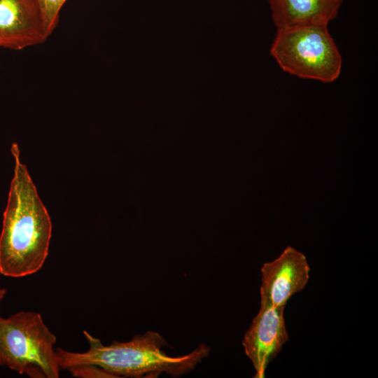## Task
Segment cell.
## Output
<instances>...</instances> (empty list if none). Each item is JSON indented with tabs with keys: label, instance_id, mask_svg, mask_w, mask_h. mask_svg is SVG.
Here are the masks:
<instances>
[{
	"label": "cell",
	"instance_id": "obj_1",
	"mask_svg": "<svg viewBox=\"0 0 378 378\" xmlns=\"http://www.w3.org/2000/svg\"><path fill=\"white\" fill-rule=\"evenodd\" d=\"M15 160L7 205L0 234V273L22 277L37 272L48 255L52 223L16 143L10 148Z\"/></svg>",
	"mask_w": 378,
	"mask_h": 378
},
{
	"label": "cell",
	"instance_id": "obj_2",
	"mask_svg": "<svg viewBox=\"0 0 378 378\" xmlns=\"http://www.w3.org/2000/svg\"><path fill=\"white\" fill-rule=\"evenodd\" d=\"M83 334L90 344L88 351L78 353L61 348L56 349L61 369L92 364L115 377L152 378L162 373L179 377L193 370L210 352L207 345L201 344L184 356H169L163 350L167 345L166 340L158 332L151 330L135 335L130 341H113L108 346L85 330Z\"/></svg>",
	"mask_w": 378,
	"mask_h": 378
},
{
	"label": "cell",
	"instance_id": "obj_3",
	"mask_svg": "<svg viewBox=\"0 0 378 378\" xmlns=\"http://www.w3.org/2000/svg\"><path fill=\"white\" fill-rule=\"evenodd\" d=\"M56 340L38 313L0 316V365L31 378H57L61 368L54 351Z\"/></svg>",
	"mask_w": 378,
	"mask_h": 378
},
{
	"label": "cell",
	"instance_id": "obj_4",
	"mask_svg": "<svg viewBox=\"0 0 378 378\" xmlns=\"http://www.w3.org/2000/svg\"><path fill=\"white\" fill-rule=\"evenodd\" d=\"M270 53L284 71L302 78L330 83L341 72L342 57L328 24L279 28Z\"/></svg>",
	"mask_w": 378,
	"mask_h": 378
},
{
	"label": "cell",
	"instance_id": "obj_5",
	"mask_svg": "<svg viewBox=\"0 0 378 378\" xmlns=\"http://www.w3.org/2000/svg\"><path fill=\"white\" fill-rule=\"evenodd\" d=\"M284 309L260 298V310L244 335L242 345L253 365L255 378L265 377L267 365L288 340Z\"/></svg>",
	"mask_w": 378,
	"mask_h": 378
},
{
	"label": "cell",
	"instance_id": "obj_6",
	"mask_svg": "<svg viewBox=\"0 0 378 378\" xmlns=\"http://www.w3.org/2000/svg\"><path fill=\"white\" fill-rule=\"evenodd\" d=\"M260 271V298L280 307L306 286L310 268L302 253L288 246L277 258L265 262Z\"/></svg>",
	"mask_w": 378,
	"mask_h": 378
},
{
	"label": "cell",
	"instance_id": "obj_7",
	"mask_svg": "<svg viewBox=\"0 0 378 378\" xmlns=\"http://www.w3.org/2000/svg\"><path fill=\"white\" fill-rule=\"evenodd\" d=\"M38 0H0V47L20 50L49 36Z\"/></svg>",
	"mask_w": 378,
	"mask_h": 378
},
{
	"label": "cell",
	"instance_id": "obj_8",
	"mask_svg": "<svg viewBox=\"0 0 378 378\" xmlns=\"http://www.w3.org/2000/svg\"><path fill=\"white\" fill-rule=\"evenodd\" d=\"M343 0H268L277 29L324 24L335 19Z\"/></svg>",
	"mask_w": 378,
	"mask_h": 378
},
{
	"label": "cell",
	"instance_id": "obj_9",
	"mask_svg": "<svg viewBox=\"0 0 378 378\" xmlns=\"http://www.w3.org/2000/svg\"><path fill=\"white\" fill-rule=\"evenodd\" d=\"M67 0H38L47 31L50 35L57 27L59 13Z\"/></svg>",
	"mask_w": 378,
	"mask_h": 378
},
{
	"label": "cell",
	"instance_id": "obj_10",
	"mask_svg": "<svg viewBox=\"0 0 378 378\" xmlns=\"http://www.w3.org/2000/svg\"><path fill=\"white\" fill-rule=\"evenodd\" d=\"M66 370L73 377L80 378L115 377L102 368L92 364L74 365Z\"/></svg>",
	"mask_w": 378,
	"mask_h": 378
},
{
	"label": "cell",
	"instance_id": "obj_11",
	"mask_svg": "<svg viewBox=\"0 0 378 378\" xmlns=\"http://www.w3.org/2000/svg\"><path fill=\"white\" fill-rule=\"evenodd\" d=\"M6 293V290L5 288H0V302L2 300V299L4 298Z\"/></svg>",
	"mask_w": 378,
	"mask_h": 378
}]
</instances>
